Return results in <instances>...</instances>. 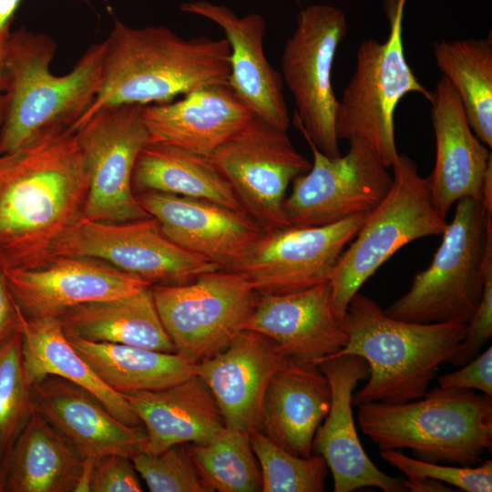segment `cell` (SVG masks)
Returning <instances> with one entry per match:
<instances>
[{
  "label": "cell",
  "mask_w": 492,
  "mask_h": 492,
  "mask_svg": "<svg viewBox=\"0 0 492 492\" xmlns=\"http://www.w3.org/2000/svg\"><path fill=\"white\" fill-rule=\"evenodd\" d=\"M285 359L269 338L242 330L223 350L195 364V374L211 391L225 426L250 432L259 425L270 378Z\"/></svg>",
  "instance_id": "603a6c76"
},
{
  "label": "cell",
  "mask_w": 492,
  "mask_h": 492,
  "mask_svg": "<svg viewBox=\"0 0 492 492\" xmlns=\"http://www.w3.org/2000/svg\"><path fill=\"white\" fill-rule=\"evenodd\" d=\"M11 25L0 30V90L4 92V67L5 58V50L8 35Z\"/></svg>",
  "instance_id": "f6af8a7d"
},
{
  "label": "cell",
  "mask_w": 492,
  "mask_h": 492,
  "mask_svg": "<svg viewBox=\"0 0 492 492\" xmlns=\"http://www.w3.org/2000/svg\"><path fill=\"white\" fill-rule=\"evenodd\" d=\"M243 330L269 338L286 358L318 364L344 347L329 282L281 294H262Z\"/></svg>",
  "instance_id": "ffe728a7"
},
{
  "label": "cell",
  "mask_w": 492,
  "mask_h": 492,
  "mask_svg": "<svg viewBox=\"0 0 492 492\" xmlns=\"http://www.w3.org/2000/svg\"><path fill=\"white\" fill-rule=\"evenodd\" d=\"M88 175L76 131L56 128L0 154V267L47 260L82 216Z\"/></svg>",
  "instance_id": "6da1fadb"
},
{
  "label": "cell",
  "mask_w": 492,
  "mask_h": 492,
  "mask_svg": "<svg viewBox=\"0 0 492 492\" xmlns=\"http://www.w3.org/2000/svg\"><path fill=\"white\" fill-rule=\"evenodd\" d=\"M15 308L24 368L30 385L46 375L62 377L92 393L120 422L143 426L125 396L104 384L77 352L58 317L26 318Z\"/></svg>",
  "instance_id": "4316f807"
},
{
  "label": "cell",
  "mask_w": 492,
  "mask_h": 492,
  "mask_svg": "<svg viewBox=\"0 0 492 492\" xmlns=\"http://www.w3.org/2000/svg\"><path fill=\"white\" fill-rule=\"evenodd\" d=\"M31 400L33 410L57 429L90 466L105 455L131 459L145 452L144 426L120 422L92 393L67 379L46 375L36 381Z\"/></svg>",
  "instance_id": "d6986e66"
},
{
  "label": "cell",
  "mask_w": 492,
  "mask_h": 492,
  "mask_svg": "<svg viewBox=\"0 0 492 492\" xmlns=\"http://www.w3.org/2000/svg\"><path fill=\"white\" fill-rule=\"evenodd\" d=\"M106 40L91 45L72 70L51 73L56 41L25 26L10 31L4 67L5 109L0 154L13 151L44 132L73 128L92 106L101 86Z\"/></svg>",
  "instance_id": "3957f363"
},
{
  "label": "cell",
  "mask_w": 492,
  "mask_h": 492,
  "mask_svg": "<svg viewBox=\"0 0 492 492\" xmlns=\"http://www.w3.org/2000/svg\"><path fill=\"white\" fill-rule=\"evenodd\" d=\"M481 203L488 215H492V164L487 168L482 187Z\"/></svg>",
  "instance_id": "ee69618b"
},
{
  "label": "cell",
  "mask_w": 492,
  "mask_h": 492,
  "mask_svg": "<svg viewBox=\"0 0 492 492\" xmlns=\"http://www.w3.org/2000/svg\"><path fill=\"white\" fill-rule=\"evenodd\" d=\"M17 329V313L0 267V345Z\"/></svg>",
  "instance_id": "60d3db41"
},
{
  "label": "cell",
  "mask_w": 492,
  "mask_h": 492,
  "mask_svg": "<svg viewBox=\"0 0 492 492\" xmlns=\"http://www.w3.org/2000/svg\"><path fill=\"white\" fill-rule=\"evenodd\" d=\"M123 395L143 424L149 454L210 442L226 427L211 391L196 374L165 389Z\"/></svg>",
  "instance_id": "484cf974"
},
{
  "label": "cell",
  "mask_w": 492,
  "mask_h": 492,
  "mask_svg": "<svg viewBox=\"0 0 492 492\" xmlns=\"http://www.w3.org/2000/svg\"><path fill=\"white\" fill-rule=\"evenodd\" d=\"M254 118L229 85L192 90L179 100L142 108L149 142L210 158Z\"/></svg>",
  "instance_id": "cb8c5ba5"
},
{
  "label": "cell",
  "mask_w": 492,
  "mask_h": 492,
  "mask_svg": "<svg viewBox=\"0 0 492 492\" xmlns=\"http://www.w3.org/2000/svg\"><path fill=\"white\" fill-rule=\"evenodd\" d=\"M347 28L341 9L328 5H308L299 13L296 28L281 57L283 83L296 106L293 125L331 158L341 156L335 133L338 99L332 87V69Z\"/></svg>",
  "instance_id": "30bf717a"
},
{
  "label": "cell",
  "mask_w": 492,
  "mask_h": 492,
  "mask_svg": "<svg viewBox=\"0 0 492 492\" xmlns=\"http://www.w3.org/2000/svg\"><path fill=\"white\" fill-rule=\"evenodd\" d=\"M32 412L31 385L23 363L22 335L16 329L0 345V456L7 458Z\"/></svg>",
  "instance_id": "e575fe53"
},
{
  "label": "cell",
  "mask_w": 492,
  "mask_h": 492,
  "mask_svg": "<svg viewBox=\"0 0 492 492\" xmlns=\"http://www.w3.org/2000/svg\"><path fill=\"white\" fill-rule=\"evenodd\" d=\"M340 323L347 343L329 357L358 355L370 369L364 386L353 394V406L401 404L424 396L438 366L449 362L466 332L461 323H417L391 318L359 292Z\"/></svg>",
  "instance_id": "277c9868"
},
{
  "label": "cell",
  "mask_w": 492,
  "mask_h": 492,
  "mask_svg": "<svg viewBox=\"0 0 492 492\" xmlns=\"http://www.w3.org/2000/svg\"><path fill=\"white\" fill-rule=\"evenodd\" d=\"M407 490L413 492H446L453 491L444 483L431 480L428 478H407L404 479Z\"/></svg>",
  "instance_id": "b9f144b4"
},
{
  "label": "cell",
  "mask_w": 492,
  "mask_h": 492,
  "mask_svg": "<svg viewBox=\"0 0 492 492\" xmlns=\"http://www.w3.org/2000/svg\"><path fill=\"white\" fill-rule=\"evenodd\" d=\"M210 159L244 211L265 231L290 226L283 210L286 190L312 163L295 149L287 131L254 116Z\"/></svg>",
  "instance_id": "4fadbf2b"
},
{
  "label": "cell",
  "mask_w": 492,
  "mask_h": 492,
  "mask_svg": "<svg viewBox=\"0 0 492 492\" xmlns=\"http://www.w3.org/2000/svg\"><path fill=\"white\" fill-rule=\"evenodd\" d=\"M136 198L166 237L220 270L238 272L265 232L247 213L207 200L156 191Z\"/></svg>",
  "instance_id": "e0dca14e"
},
{
  "label": "cell",
  "mask_w": 492,
  "mask_h": 492,
  "mask_svg": "<svg viewBox=\"0 0 492 492\" xmlns=\"http://www.w3.org/2000/svg\"><path fill=\"white\" fill-rule=\"evenodd\" d=\"M430 103L436 160L425 180L434 208L446 218L461 199L481 201L492 154L473 132L459 97L445 77L436 83Z\"/></svg>",
  "instance_id": "7402d4cb"
},
{
  "label": "cell",
  "mask_w": 492,
  "mask_h": 492,
  "mask_svg": "<svg viewBox=\"0 0 492 492\" xmlns=\"http://www.w3.org/2000/svg\"><path fill=\"white\" fill-rule=\"evenodd\" d=\"M332 393L329 412L313 441V454L321 455L330 469L334 492L377 487L384 492L408 491L404 479L381 471L365 453L353 415V391L367 379L370 369L361 356L329 357L318 364Z\"/></svg>",
  "instance_id": "ac0fdd59"
},
{
  "label": "cell",
  "mask_w": 492,
  "mask_h": 492,
  "mask_svg": "<svg viewBox=\"0 0 492 492\" xmlns=\"http://www.w3.org/2000/svg\"><path fill=\"white\" fill-rule=\"evenodd\" d=\"M492 335V261L487 264L483 294L479 305L466 324V332L449 364L462 366L475 358Z\"/></svg>",
  "instance_id": "74e56055"
},
{
  "label": "cell",
  "mask_w": 492,
  "mask_h": 492,
  "mask_svg": "<svg viewBox=\"0 0 492 492\" xmlns=\"http://www.w3.org/2000/svg\"><path fill=\"white\" fill-rule=\"evenodd\" d=\"M431 264L418 272L409 291L384 311L391 318L417 323H467L483 294L492 261V215L481 201L456 202Z\"/></svg>",
  "instance_id": "8992f818"
},
{
  "label": "cell",
  "mask_w": 492,
  "mask_h": 492,
  "mask_svg": "<svg viewBox=\"0 0 492 492\" xmlns=\"http://www.w3.org/2000/svg\"><path fill=\"white\" fill-rule=\"evenodd\" d=\"M3 272L15 305L26 318L59 317L79 304L130 295L151 286L87 257L53 256L34 267Z\"/></svg>",
  "instance_id": "2e32d148"
},
{
  "label": "cell",
  "mask_w": 492,
  "mask_h": 492,
  "mask_svg": "<svg viewBox=\"0 0 492 492\" xmlns=\"http://www.w3.org/2000/svg\"><path fill=\"white\" fill-rule=\"evenodd\" d=\"M87 2L88 0H79ZM21 0H0V30L12 24Z\"/></svg>",
  "instance_id": "7bdbcfd3"
},
{
  "label": "cell",
  "mask_w": 492,
  "mask_h": 492,
  "mask_svg": "<svg viewBox=\"0 0 492 492\" xmlns=\"http://www.w3.org/2000/svg\"><path fill=\"white\" fill-rule=\"evenodd\" d=\"M96 374L113 391H158L195 374V364L176 353L67 337Z\"/></svg>",
  "instance_id": "4dcf8cb0"
},
{
  "label": "cell",
  "mask_w": 492,
  "mask_h": 492,
  "mask_svg": "<svg viewBox=\"0 0 492 492\" xmlns=\"http://www.w3.org/2000/svg\"><path fill=\"white\" fill-rule=\"evenodd\" d=\"M106 40L99 91L75 130L98 108L167 103L211 85H228L226 38H183L164 26L133 28L115 20Z\"/></svg>",
  "instance_id": "7a4b0ae2"
},
{
  "label": "cell",
  "mask_w": 492,
  "mask_h": 492,
  "mask_svg": "<svg viewBox=\"0 0 492 492\" xmlns=\"http://www.w3.org/2000/svg\"><path fill=\"white\" fill-rule=\"evenodd\" d=\"M187 446L211 492L261 491V474L250 432L225 427L210 442Z\"/></svg>",
  "instance_id": "d6a6232c"
},
{
  "label": "cell",
  "mask_w": 492,
  "mask_h": 492,
  "mask_svg": "<svg viewBox=\"0 0 492 492\" xmlns=\"http://www.w3.org/2000/svg\"><path fill=\"white\" fill-rule=\"evenodd\" d=\"M357 407L361 431L380 450L408 448L418 459L461 466L492 450V395L438 386L413 401Z\"/></svg>",
  "instance_id": "5b68a950"
},
{
  "label": "cell",
  "mask_w": 492,
  "mask_h": 492,
  "mask_svg": "<svg viewBox=\"0 0 492 492\" xmlns=\"http://www.w3.org/2000/svg\"><path fill=\"white\" fill-rule=\"evenodd\" d=\"M392 168L390 190L366 215L332 272L329 283L339 321L362 285L399 249L423 237L442 235L446 228V218L434 208L416 163L399 154Z\"/></svg>",
  "instance_id": "ba28073f"
},
{
  "label": "cell",
  "mask_w": 492,
  "mask_h": 492,
  "mask_svg": "<svg viewBox=\"0 0 492 492\" xmlns=\"http://www.w3.org/2000/svg\"><path fill=\"white\" fill-rule=\"evenodd\" d=\"M179 9L205 17L223 30L231 53L229 87L255 117L287 131L291 118L283 79L266 58L262 16L251 13L240 17L227 6L207 1L182 3Z\"/></svg>",
  "instance_id": "44dd1931"
},
{
  "label": "cell",
  "mask_w": 492,
  "mask_h": 492,
  "mask_svg": "<svg viewBox=\"0 0 492 492\" xmlns=\"http://www.w3.org/2000/svg\"><path fill=\"white\" fill-rule=\"evenodd\" d=\"M91 492H141L138 472L130 458L109 454L94 463L88 480Z\"/></svg>",
  "instance_id": "f35d334b"
},
{
  "label": "cell",
  "mask_w": 492,
  "mask_h": 492,
  "mask_svg": "<svg viewBox=\"0 0 492 492\" xmlns=\"http://www.w3.org/2000/svg\"><path fill=\"white\" fill-rule=\"evenodd\" d=\"M5 109V93L0 90V128L4 120Z\"/></svg>",
  "instance_id": "7dc6e473"
},
{
  "label": "cell",
  "mask_w": 492,
  "mask_h": 492,
  "mask_svg": "<svg viewBox=\"0 0 492 492\" xmlns=\"http://www.w3.org/2000/svg\"><path fill=\"white\" fill-rule=\"evenodd\" d=\"M331 399L329 381L318 364L286 358L267 384L257 428L287 451L310 456Z\"/></svg>",
  "instance_id": "d4e9b609"
},
{
  "label": "cell",
  "mask_w": 492,
  "mask_h": 492,
  "mask_svg": "<svg viewBox=\"0 0 492 492\" xmlns=\"http://www.w3.org/2000/svg\"><path fill=\"white\" fill-rule=\"evenodd\" d=\"M367 214L324 226L265 231L238 272L249 278L261 295L292 292L329 282L339 257Z\"/></svg>",
  "instance_id": "9a60e30c"
},
{
  "label": "cell",
  "mask_w": 492,
  "mask_h": 492,
  "mask_svg": "<svg viewBox=\"0 0 492 492\" xmlns=\"http://www.w3.org/2000/svg\"><path fill=\"white\" fill-rule=\"evenodd\" d=\"M131 461L151 492H211L187 444L172 446L156 455L140 452Z\"/></svg>",
  "instance_id": "d590c367"
},
{
  "label": "cell",
  "mask_w": 492,
  "mask_h": 492,
  "mask_svg": "<svg viewBox=\"0 0 492 492\" xmlns=\"http://www.w3.org/2000/svg\"><path fill=\"white\" fill-rule=\"evenodd\" d=\"M7 462L6 458L0 456V492L6 488Z\"/></svg>",
  "instance_id": "bcb514c9"
},
{
  "label": "cell",
  "mask_w": 492,
  "mask_h": 492,
  "mask_svg": "<svg viewBox=\"0 0 492 492\" xmlns=\"http://www.w3.org/2000/svg\"><path fill=\"white\" fill-rule=\"evenodd\" d=\"M53 256L99 260L151 285L181 284L220 269L171 241L153 218L105 222L81 217L56 242Z\"/></svg>",
  "instance_id": "7c38bea8"
},
{
  "label": "cell",
  "mask_w": 492,
  "mask_h": 492,
  "mask_svg": "<svg viewBox=\"0 0 492 492\" xmlns=\"http://www.w3.org/2000/svg\"><path fill=\"white\" fill-rule=\"evenodd\" d=\"M142 108L102 107L75 129L88 175L83 218L105 222L151 218L132 188L137 159L149 142Z\"/></svg>",
  "instance_id": "8fae6325"
},
{
  "label": "cell",
  "mask_w": 492,
  "mask_h": 492,
  "mask_svg": "<svg viewBox=\"0 0 492 492\" xmlns=\"http://www.w3.org/2000/svg\"><path fill=\"white\" fill-rule=\"evenodd\" d=\"M406 0H386L389 35L385 41L364 40L356 54L354 73L343 91L335 114L338 139L364 142L387 169L396 161L395 112L399 101L415 92L429 102L433 91L417 79L406 61L403 17Z\"/></svg>",
  "instance_id": "52a82bcc"
},
{
  "label": "cell",
  "mask_w": 492,
  "mask_h": 492,
  "mask_svg": "<svg viewBox=\"0 0 492 492\" xmlns=\"http://www.w3.org/2000/svg\"><path fill=\"white\" fill-rule=\"evenodd\" d=\"M434 56L478 139L492 148V39L436 41Z\"/></svg>",
  "instance_id": "1f68e13d"
},
{
  "label": "cell",
  "mask_w": 492,
  "mask_h": 492,
  "mask_svg": "<svg viewBox=\"0 0 492 492\" xmlns=\"http://www.w3.org/2000/svg\"><path fill=\"white\" fill-rule=\"evenodd\" d=\"M132 188L135 194L169 193L245 212L231 184L210 158L170 145L149 142L142 149L134 167Z\"/></svg>",
  "instance_id": "f546056e"
},
{
  "label": "cell",
  "mask_w": 492,
  "mask_h": 492,
  "mask_svg": "<svg viewBox=\"0 0 492 492\" xmlns=\"http://www.w3.org/2000/svg\"><path fill=\"white\" fill-rule=\"evenodd\" d=\"M253 453L260 465L262 492H322L327 464L318 454L294 455L268 438L258 428L250 431Z\"/></svg>",
  "instance_id": "836d02e7"
},
{
  "label": "cell",
  "mask_w": 492,
  "mask_h": 492,
  "mask_svg": "<svg viewBox=\"0 0 492 492\" xmlns=\"http://www.w3.org/2000/svg\"><path fill=\"white\" fill-rule=\"evenodd\" d=\"M58 318L67 337L175 353L158 313L151 286L130 295L79 304Z\"/></svg>",
  "instance_id": "83f0119b"
},
{
  "label": "cell",
  "mask_w": 492,
  "mask_h": 492,
  "mask_svg": "<svg viewBox=\"0 0 492 492\" xmlns=\"http://www.w3.org/2000/svg\"><path fill=\"white\" fill-rule=\"evenodd\" d=\"M303 137L313 162L293 179L292 192L283 201L290 226H324L369 213L387 194L393 177L364 142L352 139L344 156L331 158Z\"/></svg>",
  "instance_id": "5bb4252c"
},
{
  "label": "cell",
  "mask_w": 492,
  "mask_h": 492,
  "mask_svg": "<svg viewBox=\"0 0 492 492\" xmlns=\"http://www.w3.org/2000/svg\"><path fill=\"white\" fill-rule=\"evenodd\" d=\"M380 456L407 478H428L466 492L492 491V460L474 466H447L412 458L397 449L380 450Z\"/></svg>",
  "instance_id": "8d00e7d4"
},
{
  "label": "cell",
  "mask_w": 492,
  "mask_h": 492,
  "mask_svg": "<svg viewBox=\"0 0 492 492\" xmlns=\"http://www.w3.org/2000/svg\"><path fill=\"white\" fill-rule=\"evenodd\" d=\"M442 388L477 390L492 395V347L476 356L460 369L437 378Z\"/></svg>",
  "instance_id": "ab89813d"
},
{
  "label": "cell",
  "mask_w": 492,
  "mask_h": 492,
  "mask_svg": "<svg viewBox=\"0 0 492 492\" xmlns=\"http://www.w3.org/2000/svg\"><path fill=\"white\" fill-rule=\"evenodd\" d=\"M151 292L175 353L194 364L228 346L260 296L244 273L220 269Z\"/></svg>",
  "instance_id": "9c48e42d"
},
{
  "label": "cell",
  "mask_w": 492,
  "mask_h": 492,
  "mask_svg": "<svg viewBox=\"0 0 492 492\" xmlns=\"http://www.w3.org/2000/svg\"><path fill=\"white\" fill-rule=\"evenodd\" d=\"M6 462L5 491L78 492L84 476L76 448L34 410Z\"/></svg>",
  "instance_id": "f1b7e54d"
}]
</instances>
